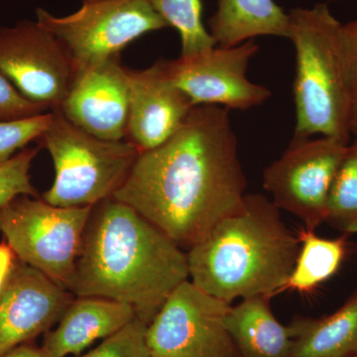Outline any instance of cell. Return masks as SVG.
Masks as SVG:
<instances>
[{
	"label": "cell",
	"instance_id": "cell-15",
	"mask_svg": "<svg viewBox=\"0 0 357 357\" xmlns=\"http://www.w3.org/2000/svg\"><path fill=\"white\" fill-rule=\"evenodd\" d=\"M136 318L133 307L100 297H77L44 335L41 349L47 357L77 356L98 340L121 331Z\"/></svg>",
	"mask_w": 357,
	"mask_h": 357
},
{
	"label": "cell",
	"instance_id": "cell-9",
	"mask_svg": "<svg viewBox=\"0 0 357 357\" xmlns=\"http://www.w3.org/2000/svg\"><path fill=\"white\" fill-rule=\"evenodd\" d=\"M349 142L330 136L293 139L263 172V187L279 210L314 230L326 222L328 197Z\"/></svg>",
	"mask_w": 357,
	"mask_h": 357
},
{
	"label": "cell",
	"instance_id": "cell-1",
	"mask_svg": "<svg viewBox=\"0 0 357 357\" xmlns=\"http://www.w3.org/2000/svg\"><path fill=\"white\" fill-rule=\"evenodd\" d=\"M229 110L196 105L169 139L139 154L112 197L182 249L203 241L246 195Z\"/></svg>",
	"mask_w": 357,
	"mask_h": 357
},
{
	"label": "cell",
	"instance_id": "cell-13",
	"mask_svg": "<svg viewBox=\"0 0 357 357\" xmlns=\"http://www.w3.org/2000/svg\"><path fill=\"white\" fill-rule=\"evenodd\" d=\"M128 69L114 56L77 75L59 109L66 119L100 139H126Z\"/></svg>",
	"mask_w": 357,
	"mask_h": 357
},
{
	"label": "cell",
	"instance_id": "cell-2",
	"mask_svg": "<svg viewBox=\"0 0 357 357\" xmlns=\"http://www.w3.org/2000/svg\"><path fill=\"white\" fill-rule=\"evenodd\" d=\"M189 279L187 253L137 211L110 198L93 206L68 291L128 304L148 325Z\"/></svg>",
	"mask_w": 357,
	"mask_h": 357
},
{
	"label": "cell",
	"instance_id": "cell-5",
	"mask_svg": "<svg viewBox=\"0 0 357 357\" xmlns=\"http://www.w3.org/2000/svg\"><path fill=\"white\" fill-rule=\"evenodd\" d=\"M38 142L53 161L55 178L42 199L63 208L95 206L112 198L140 151L128 139H100L68 121L59 109Z\"/></svg>",
	"mask_w": 357,
	"mask_h": 357
},
{
	"label": "cell",
	"instance_id": "cell-19",
	"mask_svg": "<svg viewBox=\"0 0 357 357\" xmlns=\"http://www.w3.org/2000/svg\"><path fill=\"white\" fill-rule=\"evenodd\" d=\"M299 253L280 294L292 291L309 294L337 273L347 253L344 237L330 239L314 230L304 229L298 234Z\"/></svg>",
	"mask_w": 357,
	"mask_h": 357
},
{
	"label": "cell",
	"instance_id": "cell-21",
	"mask_svg": "<svg viewBox=\"0 0 357 357\" xmlns=\"http://www.w3.org/2000/svg\"><path fill=\"white\" fill-rule=\"evenodd\" d=\"M326 222L344 234H357V138L349 142L333 180Z\"/></svg>",
	"mask_w": 357,
	"mask_h": 357
},
{
	"label": "cell",
	"instance_id": "cell-11",
	"mask_svg": "<svg viewBox=\"0 0 357 357\" xmlns=\"http://www.w3.org/2000/svg\"><path fill=\"white\" fill-rule=\"evenodd\" d=\"M259 50L255 40L232 47L215 46L192 57L161 60L167 74L192 105L248 110L261 105L272 93L248 77Z\"/></svg>",
	"mask_w": 357,
	"mask_h": 357
},
{
	"label": "cell",
	"instance_id": "cell-32",
	"mask_svg": "<svg viewBox=\"0 0 357 357\" xmlns=\"http://www.w3.org/2000/svg\"><path fill=\"white\" fill-rule=\"evenodd\" d=\"M84 1H91V0H83V2Z\"/></svg>",
	"mask_w": 357,
	"mask_h": 357
},
{
	"label": "cell",
	"instance_id": "cell-30",
	"mask_svg": "<svg viewBox=\"0 0 357 357\" xmlns=\"http://www.w3.org/2000/svg\"><path fill=\"white\" fill-rule=\"evenodd\" d=\"M326 1L337 2V1H340V0H326Z\"/></svg>",
	"mask_w": 357,
	"mask_h": 357
},
{
	"label": "cell",
	"instance_id": "cell-27",
	"mask_svg": "<svg viewBox=\"0 0 357 357\" xmlns=\"http://www.w3.org/2000/svg\"><path fill=\"white\" fill-rule=\"evenodd\" d=\"M17 257L13 249L4 241L0 243V290L3 287Z\"/></svg>",
	"mask_w": 357,
	"mask_h": 357
},
{
	"label": "cell",
	"instance_id": "cell-10",
	"mask_svg": "<svg viewBox=\"0 0 357 357\" xmlns=\"http://www.w3.org/2000/svg\"><path fill=\"white\" fill-rule=\"evenodd\" d=\"M0 70L50 112L60 107L77 77L62 45L36 20L0 26Z\"/></svg>",
	"mask_w": 357,
	"mask_h": 357
},
{
	"label": "cell",
	"instance_id": "cell-20",
	"mask_svg": "<svg viewBox=\"0 0 357 357\" xmlns=\"http://www.w3.org/2000/svg\"><path fill=\"white\" fill-rule=\"evenodd\" d=\"M169 27L178 32L182 44L180 57L188 58L218 46L204 27L201 0H147Z\"/></svg>",
	"mask_w": 357,
	"mask_h": 357
},
{
	"label": "cell",
	"instance_id": "cell-12",
	"mask_svg": "<svg viewBox=\"0 0 357 357\" xmlns=\"http://www.w3.org/2000/svg\"><path fill=\"white\" fill-rule=\"evenodd\" d=\"M74 299L69 291L17 258L0 290V356L52 330Z\"/></svg>",
	"mask_w": 357,
	"mask_h": 357
},
{
	"label": "cell",
	"instance_id": "cell-28",
	"mask_svg": "<svg viewBox=\"0 0 357 357\" xmlns=\"http://www.w3.org/2000/svg\"><path fill=\"white\" fill-rule=\"evenodd\" d=\"M0 357H47L41 347H35L31 342L21 344L11 351L1 354Z\"/></svg>",
	"mask_w": 357,
	"mask_h": 357
},
{
	"label": "cell",
	"instance_id": "cell-24",
	"mask_svg": "<svg viewBox=\"0 0 357 357\" xmlns=\"http://www.w3.org/2000/svg\"><path fill=\"white\" fill-rule=\"evenodd\" d=\"M147 324L135 318L98 347L77 357H150L146 344Z\"/></svg>",
	"mask_w": 357,
	"mask_h": 357
},
{
	"label": "cell",
	"instance_id": "cell-17",
	"mask_svg": "<svg viewBox=\"0 0 357 357\" xmlns=\"http://www.w3.org/2000/svg\"><path fill=\"white\" fill-rule=\"evenodd\" d=\"M208 28L220 47L236 46L259 36L288 39L289 14L274 0H218Z\"/></svg>",
	"mask_w": 357,
	"mask_h": 357
},
{
	"label": "cell",
	"instance_id": "cell-8",
	"mask_svg": "<svg viewBox=\"0 0 357 357\" xmlns=\"http://www.w3.org/2000/svg\"><path fill=\"white\" fill-rule=\"evenodd\" d=\"M231 305L189 280L167 298L148 324L150 357H241L225 318Z\"/></svg>",
	"mask_w": 357,
	"mask_h": 357
},
{
	"label": "cell",
	"instance_id": "cell-22",
	"mask_svg": "<svg viewBox=\"0 0 357 357\" xmlns=\"http://www.w3.org/2000/svg\"><path fill=\"white\" fill-rule=\"evenodd\" d=\"M39 148H24L13 158L0 163V208L20 196L39 198L30 170Z\"/></svg>",
	"mask_w": 357,
	"mask_h": 357
},
{
	"label": "cell",
	"instance_id": "cell-3",
	"mask_svg": "<svg viewBox=\"0 0 357 357\" xmlns=\"http://www.w3.org/2000/svg\"><path fill=\"white\" fill-rule=\"evenodd\" d=\"M279 211L262 195H245L236 211L188 250L190 281L229 305L279 295L300 249Z\"/></svg>",
	"mask_w": 357,
	"mask_h": 357
},
{
	"label": "cell",
	"instance_id": "cell-7",
	"mask_svg": "<svg viewBox=\"0 0 357 357\" xmlns=\"http://www.w3.org/2000/svg\"><path fill=\"white\" fill-rule=\"evenodd\" d=\"M36 21L58 40L76 74L119 56L149 32L169 27L147 0H91L77 13L58 17L36 9Z\"/></svg>",
	"mask_w": 357,
	"mask_h": 357
},
{
	"label": "cell",
	"instance_id": "cell-25",
	"mask_svg": "<svg viewBox=\"0 0 357 357\" xmlns=\"http://www.w3.org/2000/svg\"><path fill=\"white\" fill-rule=\"evenodd\" d=\"M50 112L18 91L0 70V121H21Z\"/></svg>",
	"mask_w": 357,
	"mask_h": 357
},
{
	"label": "cell",
	"instance_id": "cell-16",
	"mask_svg": "<svg viewBox=\"0 0 357 357\" xmlns=\"http://www.w3.org/2000/svg\"><path fill=\"white\" fill-rule=\"evenodd\" d=\"M266 297L246 298L230 307L225 325L241 357H290L291 326L282 325Z\"/></svg>",
	"mask_w": 357,
	"mask_h": 357
},
{
	"label": "cell",
	"instance_id": "cell-29",
	"mask_svg": "<svg viewBox=\"0 0 357 357\" xmlns=\"http://www.w3.org/2000/svg\"><path fill=\"white\" fill-rule=\"evenodd\" d=\"M349 129L351 137L354 136V138H357V96L354 98V102H352L351 114H349Z\"/></svg>",
	"mask_w": 357,
	"mask_h": 357
},
{
	"label": "cell",
	"instance_id": "cell-18",
	"mask_svg": "<svg viewBox=\"0 0 357 357\" xmlns=\"http://www.w3.org/2000/svg\"><path fill=\"white\" fill-rule=\"evenodd\" d=\"M290 357H349L357 352V291L337 312L291 324Z\"/></svg>",
	"mask_w": 357,
	"mask_h": 357
},
{
	"label": "cell",
	"instance_id": "cell-31",
	"mask_svg": "<svg viewBox=\"0 0 357 357\" xmlns=\"http://www.w3.org/2000/svg\"><path fill=\"white\" fill-rule=\"evenodd\" d=\"M349 357H357V352H356V354H352V356H349Z\"/></svg>",
	"mask_w": 357,
	"mask_h": 357
},
{
	"label": "cell",
	"instance_id": "cell-23",
	"mask_svg": "<svg viewBox=\"0 0 357 357\" xmlns=\"http://www.w3.org/2000/svg\"><path fill=\"white\" fill-rule=\"evenodd\" d=\"M52 112L30 119L0 121V163L13 158L32 141L39 140L51 124Z\"/></svg>",
	"mask_w": 357,
	"mask_h": 357
},
{
	"label": "cell",
	"instance_id": "cell-14",
	"mask_svg": "<svg viewBox=\"0 0 357 357\" xmlns=\"http://www.w3.org/2000/svg\"><path fill=\"white\" fill-rule=\"evenodd\" d=\"M128 79L130 100L126 139L142 153L169 139L195 105L174 84L161 60L147 69H128Z\"/></svg>",
	"mask_w": 357,
	"mask_h": 357
},
{
	"label": "cell",
	"instance_id": "cell-6",
	"mask_svg": "<svg viewBox=\"0 0 357 357\" xmlns=\"http://www.w3.org/2000/svg\"><path fill=\"white\" fill-rule=\"evenodd\" d=\"M91 211L17 197L0 208V234L18 259L68 290Z\"/></svg>",
	"mask_w": 357,
	"mask_h": 357
},
{
	"label": "cell",
	"instance_id": "cell-4",
	"mask_svg": "<svg viewBox=\"0 0 357 357\" xmlns=\"http://www.w3.org/2000/svg\"><path fill=\"white\" fill-rule=\"evenodd\" d=\"M288 14V39L296 51L293 139L318 134L351 142L349 121L354 95L342 47V23L326 3L299 7Z\"/></svg>",
	"mask_w": 357,
	"mask_h": 357
},
{
	"label": "cell",
	"instance_id": "cell-26",
	"mask_svg": "<svg viewBox=\"0 0 357 357\" xmlns=\"http://www.w3.org/2000/svg\"><path fill=\"white\" fill-rule=\"evenodd\" d=\"M345 64L354 98L357 96V18L342 26Z\"/></svg>",
	"mask_w": 357,
	"mask_h": 357
}]
</instances>
